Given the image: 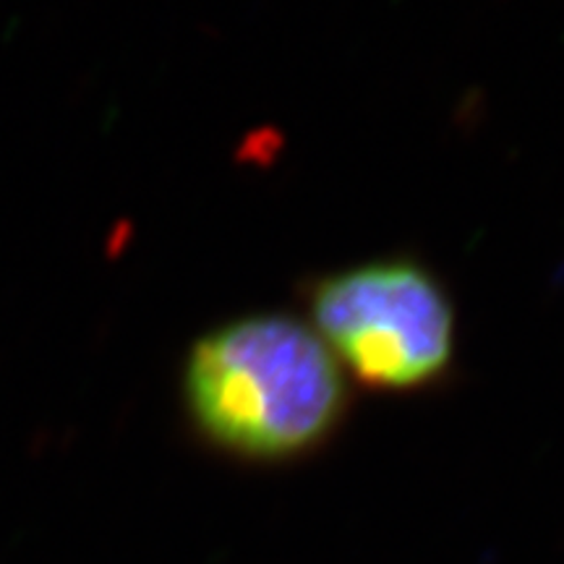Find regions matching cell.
I'll return each instance as SVG.
<instances>
[{"label": "cell", "instance_id": "1", "mask_svg": "<svg viewBox=\"0 0 564 564\" xmlns=\"http://www.w3.org/2000/svg\"><path fill=\"white\" fill-rule=\"evenodd\" d=\"M183 394L196 432L251 463L314 453L348 405L333 350L314 327L285 314L241 316L196 340Z\"/></svg>", "mask_w": 564, "mask_h": 564}, {"label": "cell", "instance_id": "2", "mask_svg": "<svg viewBox=\"0 0 564 564\" xmlns=\"http://www.w3.org/2000/svg\"><path fill=\"white\" fill-rule=\"evenodd\" d=\"M314 333L366 387L436 382L455 356V308L442 282L408 259L327 274L312 291Z\"/></svg>", "mask_w": 564, "mask_h": 564}]
</instances>
